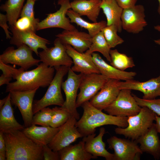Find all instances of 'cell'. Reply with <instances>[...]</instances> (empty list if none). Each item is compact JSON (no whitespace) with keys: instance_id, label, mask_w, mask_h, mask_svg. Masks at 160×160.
<instances>
[{"instance_id":"1","label":"cell","mask_w":160,"mask_h":160,"mask_svg":"<svg viewBox=\"0 0 160 160\" xmlns=\"http://www.w3.org/2000/svg\"><path fill=\"white\" fill-rule=\"evenodd\" d=\"M7 160H42V146L28 137L22 130L3 132Z\"/></svg>"},{"instance_id":"2","label":"cell","mask_w":160,"mask_h":160,"mask_svg":"<svg viewBox=\"0 0 160 160\" xmlns=\"http://www.w3.org/2000/svg\"><path fill=\"white\" fill-rule=\"evenodd\" d=\"M83 115L77 121L76 126L83 137L95 133L96 128L107 125H113L125 128L128 124V117H121L107 114L94 107L89 101L81 105Z\"/></svg>"},{"instance_id":"3","label":"cell","mask_w":160,"mask_h":160,"mask_svg":"<svg viewBox=\"0 0 160 160\" xmlns=\"http://www.w3.org/2000/svg\"><path fill=\"white\" fill-rule=\"evenodd\" d=\"M55 69L41 63L35 68L24 71L15 79L16 81L7 85L6 92L25 91L40 87H48L54 76Z\"/></svg>"},{"instance_id":"4","label":"cell","mask_w":160,"mask_h":160,"mask_svg":"<svg viewBox=\"0 0 160 160\" xmlns=\"http://www.w3.org/2000/svg\"><path fill=\"white\" fill-rule=\"evenodd\" d=\"M156 114L147 107H142L138 113L128 117L126 127H118L115 129V132L135 140L145 134L152 126Z\"/></svg>"},{"instance_id":"5","label":"cell","mask_w":160,"mask_h":160,"mask_svg":"<svg viewBox=\"0 0 160 160\" xmlns=\"http://www.w3.org/2000/svg\"><path fill=\"white\" fill-rule=\"evenodd\" d=\"M69 67L60 66L54 67L56 73L43 97L34 101L33 112L34 115L42 108L53 105L62 107L65 100L61 91L64 77L68 73Z\"/></svg>"},{"instance_id":"6","label":"cell","mask_w":160,"mask_h":160,"mask_svg":"<svg viewBox=\"0 0 160 160\" xmlns=\"http://www.w3.org/2000/svg\"><path fill=\"white\" fill-rule=\"evenodd\" d=\"M141 107L131 94V90L121 89L115 100L104 110L109 114L121 117H128L138 113Z\"/></svg>"},{"instance_id":"7","label":"cell","mask_w":160,"mask_h":160,"mask_svg":"<svg viewBox=\"0 0 160 160\" xmlns=\"http://www.w3.org/2000/svg\"><path fill=\"white\" fill-rule=\"evenodd\" d=\"M33 50L28 46L23 44L15 49L9 47L0 55V61L4 63L17 65L25 71L35 65L37 66L40 60L34 58Z\"/></svg>"},{"instance_id":"8","label":"cell","mask_w":160,"mask_h":160,"mask_svg":"<svg viewBox=\"0 0 160 160\" xmlns=\"http://www.w3.org/2000/svg\"><path fill=\"white\" fill-rule=\"evenodd\" d=\"M40 60L51 67L65 66L70 67L73 64L71 58L68 54L65 44L58 38L54 42V46L39 52Z\"/></svg>"},{"instance_id":"9","label":"cell","mask_w":160,"mask_h":160,"mask_svg":"<svg viewBox=\"0 0 160 160\" xmlns=\"http://www.w3.org/2000/svg\"><path fill=\"white\" fill-rule=\"evenodd\" d=\"M100 73L83 74L79 86L80 91L76 101L77 108L89 100L100 90L108 80Z\"/></svg>"},{"instance_id":"10","label":"cell","mask_w":160,"mask_h":160,"mask_svg":"<svg viewBox=\"0 0 160 160\" xmlns=\"http://www.w3.org/2000/svg\"><path fill=\"white\" fill-rule=\"evenodd\" d=\"M107 142L109 148L114 150V160H139L143 153L135 140L113 136Z\"/></svg>"},{"instance_id":"11","label":"cell","mask_w":160,"mask_h":160,"mask_svg":"<svg viewBox=\"0 0 160 160\" xmlns=\"http://www.w3.org/2000/svg\"><path fill=\"white\" fill-rule=\"evenodd\" d=\"M82 75L81 73L76 74L69 67L67 79L62 84L66 98L61 107L67 110L77 120L79 119L80 116L76 107L77 93Z\"/></svg>"},{"instance_id":"12","label":"cell","mask_w":160,"mask_h":160,"mask_svg":"<svg viewBox=\"0 0 160 160\" xmlns=\"http://www.w3.org/2000/svg\"><path fill=\"white\" fill-rule=\"evenodd\" d=\"M76 120L71 116L65 124L60 127L59 130L48 145L52 150L58 152L78 138L83 137L76 126Z\"/></svg>"},{"instance_id":"13","label":"cell","mask_w":160,"mask_h":160,"mask_svg":"<svg viewBox=\"0 0 160 160\" xmlns=\"http://www.w3.org/2000/svg\"><path fill=\"white\" fill-rule=\"evenodd\" d=\"M10 27L12 36L10 39V43L16 45L17 47L25 44L38 56V49H45L48 48L47 45L50 44L49 40L36 35L32 30H21L15 25Z\"/></svg>"},{"instance_id":"14","label":"cell","mask_w":160,"mask_h":160,"mask_svg":"<svg viewBox=\"0 0 160 160\" xmlns=\"http://www.w3.org/2000/svg\"><path fill=\"white\" fill-rule=\"evenodd\" d=\"M58 4L60 5L59 9L55 12L48 14L45 19L39 22L36 31L52 28H60L69 31L76 29L71 23L69 18L66 16L67 11L71 8L70 0H59Z\"/></svg>"},{"instance_id":"15","label":"cell","mask_w":160,"mask_h":160,"mask_svg":"<svg viewBox=\"0 0 160 160\" xmlns=\"http://www.w3.org/2000/svg\"><path fill=\"white\" fill-rule=\"evenodd\" d=\"M39 88L25 91H12L9 92L11 103L19 109L25 127L32 125L33 115V99Z\"/></svg>"},{"instance_id":"16","label":"cell","mask_w":160,"mask_h":160,"mask_svg":"<svg viewBox=\"0 0 160 160\" xmlns=\"http://www.w3.org/2000/svg\"><path fill=\"white\" fill-rule=\"evenodd\" d=\"M145 9L142 5L123 9L121 16L122 28L127 32L138 33L147 25Z\"/></svg>"},{"instance_id":"17","label":"cell","mask_w":160,"mask_h":160,"mask_svg":"<svg viewBox=\"0 0 160 160\" xmlns=\"http://www.w3.org/2000/svg\"><path fill=\"white\" fill-rule=\"evenodd\" d=\"M118 85L120 89H127L139 91L143 94V99L152 100L160 97V75L146 81L140 82L133 79L124 81H119Z\"/></svg>"},{"instance_id":"18","label":"cell","mask_w":160,"mask_h":160,"mask_svg":"<svg viewBox=\"0 0 160 160\" xmlns=\"http://www.w3.org/2000/svg\"><path fill=\"white\" fill-rule=\"evenodd\" d=\"M119 81L108 79L100 91L89 100L90 104L101 111L109 106L116 99L121 90L118 85Z\"/></svg>"},{"instance_id":"19","label":"cell","mask_w":160,"mask_h":160,"mask_svg":"<svg viewBox=\"0 0 160 160\" xmlns=\"http://www.w3.org/2000/svg\"><path fill=\"white\" fill-rule=\"evenodd\" d=\"M65 44L67 52L73 61V65L71 68L73 71L84 74L100 73L93 60L92 55L79 52L71 46Z\"/></svg>"},{"instance_id":"20","label":"cell","mask_w":160,"mask_h":160,"mask_svg":"<svg viewBox=\"0 0 160 160\" xmlns=\"http://www.w3.org/2000/svg\"><path fill=\"white\" fill-rule=\"evenodd\" d=\"M56 36L63 43L71 46L80 53L87 50L92 43V37L89 33L79 31L76 28L71 31L64 30Z\"/></svg>"},{"instance_id":"21","label":"cell","mask_w":160,"mask_h":160,"mask_svg":"<svg viewBox=\"0 0 160 160\" xmlns=\"http://www.w3.org/2000/svg\"><path fill=\"white\" fill-rule=\"evenodd\" d=\"M105 133L104 128L99 129V134L95 137L96 134L89 135L83 137L86 151L92 155L95 159L98 157H102L106 160H114L113 154L108 152L105 148V144L103 140V137Z\"/></svg>"},{"instance_id":"22","label":"cell","mask_w":160,"mask_h":160,"mask_svg":"<svg viewBox=\"0 0 160 160\" xmlns=\"http://www.w3.org/2000/svg\"><path fill=\"white\" fill-rule=\"evenodd\" d=\"M59 127L51 126L39 127L32 125L25 127L22 131L36 144L41 146L48 145L52 141L59 129Z\"/></svg>"},{"instance_id":"23","label":"cell","mask_w":160,"mask_h":160,"mask_svg":"<svg viewBox=\"0 0 160 160\" xmlns=\"http://www.w3.org/2000/svg\"><path fill=\"white\" fill-rule=\"evenodd\" d=\"M92 55L100 73L108 79L126 81L133 79L137 74L135 72H127L116 69L106 62L98 53L93 52Z\"/></svg>"},{"instance_id":"24","label":"cell","mask_w":160,"mask_h":160,"mask_svg":"<svg viewBox=\"0 0 160 160\" xmlns=\"http://www.w3.org/2000/svg\"><path fill=\"white\" fill-rule=\"evenodd\" d=\"M155 123L144 135L135 141L140 144V148L142 152L152 155L156 160L160 158V140Z\"/></svg>"},{"instance_id":"25","label":"cell","mask_w":160,"mask_h":160,"mask_svg":"<svg viewBox=\"0 0 160 160\" xmlns=\"http://www.w3.org/2000/svg\"><path fill=\"white\" fill-rule=\"evenodd\" d=\"M0 110V131L4 132L22 130L25 128L24 126L19 124L15 117L9 93L6 102Z\"/></svg>"},{"instance_id":"26","label":"cell","mask_w":160,"mask_h":160,"mask_svg":"<svg viewBox=\"0 0 160 160\" xmlns=\"http://www.w3.org/2000/svg\"><path fill=\"white\" fill-rule=\"evenodd\" d=\"M101 2L89 0H74L71 2V9L80 15L86 16L93 23L97 22Z\"/></svg>"},{"instance_id":"27","label":"cell","mask_w":160,"mask_h":160,"mask_svg":"<svg viewBox=\"0 0 160 160\" xmlns=\"http://www.w3.org/2000/svg\"><path fill=\"white\" fill-rule=\"evenodd\" d=\"M60 160H90L95 159L87 152L85 143L82 140L74 145H70L58 151Z\"/></svg>"},{"instance_id":"28","label":"cell","mask_w":160,"mask_h":160,"mask_svg":"<svg viewBox=\"0 0 160 160\" xmlns=\"http://www.w3.org/2000/svg\"><path fill=\"white\" fill-rule=\"evenodd\" d=\"M107 19V25H114L117 28L119 32L122 29L121 16L123 9L118 4L115 0L108 2L102 1L100 6Z\"/></svg>"},{"instance_id":"29","label":"cell","mask_w":160,"mask_h":160,"mask_svg":"<svg viewBox=\"0 0 160 160\" xmlns=\"http://www.w3.org/2000/svg\"><path fill=\"white\" fill-rule=\"evenodd\" d=\"M68 16L71 23H74L81 28L87 30L89 34L93 37L100 32L107 25V22L101 21L98 22L90 23L84 20L78 13L70 9L67 12Z\"/></svg>"},{"instance_id":"30","label":"cell","mask_w":160,"mask_h":160,"mask_svg":"<svg viewBox=\"0 0 160 160\" xmlns=\"http://www.w3.org/2000/svg\"><path fill=\"white\" fill-rule=\"evenodd\" d=\"M25 0H7L0 6V9L6 12L10 26L15 25L20 16Z\"/></svg>"},{"instance_id":"31","label":"cell","mask_w":160,"mask_h":160,"mask_svg":"<svg viewBox=\"0 0 160 160\" xmlns=\"http://www.w3.org/2000/svg\"><path fill=\"white\" fill-rule=\"evenodd\" d=\"M111 49L109 47L104 36L102 31L92 37V44L89 49L85 52L88 54H92L95 52L101 53L107 60L111 62L110 52Z\"/></svg>"},{"instance_id":"32","label":"cell","mask_w":160,"mask_h":160,"mask_svg":"<svg viewBox=\"0 0 160 160\" xmlns=\"http://www.w3.org/2000/svg\"><path fill=\"white\" fill-rule=\"evenodd\" d=\"M110 55V64L117 69L124 71L128 68L135 66L132 57L119 52L116 49H111Z\"/></svg>"},{"instance_id":"33","label":"cell","mask_w":160,"mask_h":160,"mask_svg":"<svg viewBox=\"0 0 160 160\" xmlns=\"http://www.w3.org/2000/svg\"><path fill=\"white\" fill-rule=\"evenodd\" d=\"M0 69L3 74L0 77V86L8 84L12 79H15L17 76L22 71H25L20 68L17 69L9 65L5 64L0 61Z\"/></svg>"},{"instance_id":"34","label":"cell","mask_w":160,"mask_h":160,"mask_svg":"<svg viewBox=\"0 0 160 160\" xmlns=\"http://www.w3.org/2000/svg\"><path fill=\"white\" fill-rule=\"evenodd\" d=\"M101 31L111 49L122 44L124 41L123 39L118 35V29L114 25H107Z\"/></svg>"},{"instance_id":"35","label":"cell","mask_w":160,"mask_h":160,"mask_svg":"<svg viewBox=\"0 0 160 160\" xmlns=\"http://www.w3.org/2000/svg\"><path fill=\"white\" fill-rule=\"evenodd\" d=\"M53 114L50 126L59 127L65 124L71 115L66 109L61 107H55L52 108Z\"/></svg>"},{"instance_id":"36","label":"cell","mask_w":160,"mask_h":160,"mask_svg":"<svg viewBox=\"0 0 160 160\" xmlns=\"http://www.w3.org/2000/svg\"><path fill=\"white\" fill-rule=\"evenodd\" d=\"M53 114L52 109L49 107L42 108L34 114L33 118L32 125L50 126Z\"/></svg>"},{"instance_id":"37","label":"cell","mask_w":160,"mask_h":160,"mask_svg":"<svg viewBox=\"0 0 160 160\" xmlns=\"http://www.w3.org/2000/svg\"><path fill=\"white\" fill-rule=\"evenodd\" d=\"M35 1L27 0L21 12L20 17H25L30 21L34 31L36 32L38 24L39 22L38 18H35L34 12V6Z\"/></svg>"},{"instance_id":"38","label":"cell","mask_w":160,"mask_h":160,"mask_svg":"<svg viewBox=\"0 0 160 160\" xmlns=\"http://www.w3.org/2000/svg\"><path fill=\"white\" fill-rule=\"evenodd\" d=\"M138 105L140 107H147L157 115L160 116V98L152 100H145L132 94Z\"/></svg>"},{"instance_id":"39","label":"cell","mask_w":160,"mask_h":160,"mask_svg":"<svg viewBox=\"0 0 160 160\" xmlns=\"http://www.w3.org/2000/svg\"><path fill=\"white\" fill-rule=\"evenodd\" d=\"M42 155L44 160H59L60 156L58 152L52 150L48 145L42 146Z\"/></svg>"},{"instance_id":"40","label":"cell","mask_w":160,"mask_h":160,"mask_svg":"<svg viewBox=\"0 0 160 160\" xmlns=\"http://www.w3.org/2000/svg\"><path fill=\"white\" fill-rule=\"evenodd\" d=\"M14 25L21 30L31 29L35 32L32 27L30 21L25 17H22L18 20Z\"/></svg>"},{"instance_id":"41","label":"cell","mask_w":160,"mask_h":160,"mask_svg":"<svg viewBox=\"0 0 160 160\" xmlns=\"http://www.w3.org/2000/svg\"><path fill=\"white\" fill-rule=\"evenodd\" d=\"M8 21L7 17L6 15L0 13V26L4 29L6 35L7 39H10L12 37L10 34H12L9 31V28L7 24Z\"/></svg>"},{"instance_id":"42","label":"cell","mask_w":160,"mask_h":160,"mask_svg":"<svg viewBox=\"0 0 160 160\" xmlns=\"http://www.w3.org/2000/svg\"><path fill=\"white\" fill-rule=\"evenodd\" d=\"M118 5L123 9L132 7L138 0H115Z\"/></svg>"},{"instance_id":"43","label":"cell","mask_w":160,"mask_h":160,"mask_svg":"<svg viewBox=\"0 0 160 160\" xmlns=\"http://www.w3.org/2000/svg\"><path fill=\"white\" fill-rule=\"evenodd\" d=\"M0 153H6L5 141L4 137L3 132L0 131Z\"/></svg>"},{"instance_id":"44","label":"cell","mask_w":160,"mask_h":160,"mask_svg":"<svg viewBox=\"0 0 160 160\" xmlns=\"http://www.w3.org/2000/svg\"><path fill=\"white\" fill-rule=\"evenodd\" d=\"M155 121L156 129L158 133L160 134V116L156 114Z\"/></svg>"},{"instance_id":"45","label":"cell","mask_w":160,"mask_h":160,"mask_svg":"<svg viewBox=\"0 0 160 160\" xmlns=\"http://www.w3.org/2000/svg\"><path fill=\"white\" fill-rule=\"evenodd\" d=\"M7 98V96L4 98L0 100V109H1L5 104Z\"/></svg>"},{"instance_id":"46","label":"cell","mask_w":160,"mask_h":160,"mask_svg":"<svg viewBox=\"0 0 160 160\" xmlns=\"http://www.w3.org/2000/svg\"><path fill=\"white\" fill-rule=\"evenodd\" d=\"M154 28L156 30L160 32V25H158L154 26Z\"/></svg>"},{"instance_id":"47","label":"cell","mask_w":160,"mask_h":160,"mask_svg":"<svg viewBox=\"0 0 160 160\" xmlns=\"http://www.w3.org/2000/svg\"><path fill=\"white\" fill-rule=\"evenodd\" d=\"M154 42L156 44L160 45V39L154 40Z\"/></svg>"},{"instance_id":"48","label":"cell","mask_w":160,"mask_h":160,"mask_svg":"<svg viewBox=\"0 0 160 160\" xmlns=\"http://www.w3.org/2000/svg\"><path fill=\"white\" fill-rule=\"evenodd\" d=\"M159 2V5L157 10L159 14L160 15V0H158Z\"/></svg>"},{"instance_id":"49","label":"cell","mask_w":160,"mask_h":160,"mask_svg":"<svg viewBox=\"0 0 160 160\" xmlns=\"http://www.w3.org/2000/svg\"><path fill=\"white\" fill-rule=\"evenodd\" d=\"M112 0H102V1H105L108 2H111Z\"/></svg>"},{"instance_id":"50","label":"cell","mask_w":160,"mask_h":160,"mask_svg":"<svg viewBox=\"0 0 160 160\" xmlns=\"http://www.w3.org/2000/svg\"><path fill=\"white\" fill-rule=\"evenodd\" d=\"M95 1H100L101 2L102 1V0H89Z\"/></svg>"},{"instance_id":"51","label":"cell","mask_w":160,"mask_h":160,"mask_svg":"<svg viewBox=\"0 0 160 160\" xmlns=\"http://www.w3.org/2000/svg\"><path fill=\"white\" fill-rule=\"evenodd\" d=\"M33 0V1H36V0Z\"/></svg>"}]
</instances>
